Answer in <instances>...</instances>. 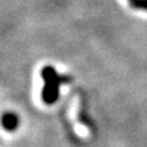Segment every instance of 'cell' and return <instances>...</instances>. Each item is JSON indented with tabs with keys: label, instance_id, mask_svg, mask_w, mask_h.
I'll return each mask as SVG.
<instances>
[{
	"label": "cell",
	"instance_id": "1",
	"mask_svg": "<svg viewBox=\"0 0 147 147\" xmlns=\"http://www.w3.org/2000/svg\"><path fill=\"white\" fill-rule=\"evenodd\" d=\"M130 4L132 7L147 10V0H130Z\"/></svg>",
	"mask_w": 147,
	"mask_h": 147
}]
</instances>
